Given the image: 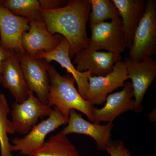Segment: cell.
<instances>
[{
    "label": "cell",
    "mask_w": 156,
    "mask_h": 156,
    "mask_svg": "<svg viewBox=\"0 0 156 156\" xmlns=\"http://www.w3.org/2000/svg\"><path fill=\"white\" fill-rule=\"evenodd\" d=\"M91 5L89 0H69L66 5L53 10L42 9V15L48 31L59 34L70 45L71 58L89 45L87 26Z\"/></svg>",
    "instance_id": "1"
},
{
    "label": "cell",
    "mask_w": 156,
    "mask_h": 156,
    "mask_svg": "<svg viewBox=\"0 0 156 156\" xmlns=\"http://www.w3.org/2000/svg\"><path fill=\"white\" fill-rule=\"evenodd\" d=\"M48 73L50 80L48 105L56 107L68 121L70 111L75 110L83 113L93 122L92 111L95 106L82 97L76 89V81L72 76L61 75L50 63Z\"/></svg>",
    "instance_id": "2"
},
{
    "label": "cell",
    "mask_w": 156,
    "mask_h": 156,
    "mask_svg": "<svg viewBox=\"0 0 156 156\" xmlns=\"http://www.w3.org/2000/svg\"><path fill=\"white\" fill-rule=\"evenodd\" d=\"M128 56L142 61L156 53V1H147L145 12L134 33Z\"/></svg>",
    "instance_id": "3"
},
{
    "label": "cell",
    "mask_w": 156,
    "mask_h": 156,
    "mask_svg": "<svg viewBox=\"0 0 156 156\" xmlns=\"http://www.w3.org/2000/svg\"><path fill=\"white\" fill-rule=\"evenodd\" d=\"M53 112L48 119L36 125L25 136L16 137L12 140L11 151H19L23 155L30 156L44 145L48 134L67 124L68 121L59 110L56 107H53Z\"/></svg>",
    "instance_id": "4"
},
{
    "label": "cell",
    "mask_w": 156,
    "mask_h": 156,
    "mask_svg": "<svg viewBox=\"0 0 156 156\" xmlns=\"http://www.w3.org/2000/svg\"><path fill=\"white\" fill-rule=\"evenodd\" d=\"M91 37L86 49L106 50L121 54L126 49L125 33L121 18L90 26Z\"/></svg>",
    "instance_id": "5"
},
{
    "label": "cell",
    "mask_w": 156,
    "mask_h": 156,
    "mask_svg": "<svg viewBox=\"0 0 156 156\" xmlns=\"http://www.w3.org/2000/svg\"><path fill=\"white\" fill-rule=\"evenodd\" d=\"M11 111L12 125L15 132L26 135L37 124L40 119L49 117L53 108L44 103L31 91L29 97L22 103L15 101Z\"/></svg>",
    "instance_id": "6"
},
{
    "label": "cell",
    "mask_w": 156,
    "mask_h": 156,
    "mask_svg": "<svg viewBox=\"0 0 156 156\" xmlns=\"http://www.w3.org/2000/svg\"><path fill=\"white\" fill-rule=\"evenodd\" d=\"M128 79V73L124 61L115 64L113 70L107 75L95 76L89 75V87L85 98L93 106L105 102L109 94L119 88H123Z\"/></svg>",
    "instance_id": "7"
},
{
    "label": "cell",
    "mask_w": 156,
    "mask_h": 156,
    "mask_svg": "<svg viewBox=\"0 0 156 156\" xmlns=\"http://www.w3.org/2000/svg\"><path fill=\"white\" fill-rule=\"evenodd\" d=\"M30 23L29 19L11 13L0 0V45L4 49L17 54L25 53L22 38L29 30Z\"/></svg>",
    "instance_id": "8"
},
{
    "label": "cell",
    "mask_w": 156,
    "mask_h": 156,
    "mask_svg": "<svg viewBox=\"0 0 156 156\" xmlns=\"http://www.w3.org/2000/svg\"><path fill=\"white\" fill-rule=\"evenodd\" d=\"M123 61L128 71V79H131L133 87L134 112H140L143 108L142 103L145 93L156 78V60L150 58L136 62L128 56Z\"/></svg>",
    "instance_id": "9"
},
{
    "label": "cell",
    "mask_w": 156,
    "mask_h": 156,
    "mask_svg": "<svg viewBox=\"0 0 156 156\" xmlns=\"http://www.w3.org/2000/svg\"><path fill=\"white\" fill-rule=\"evenodd\" d=\"M18 57L29 89L36 92L42 102L48 104L50 86L48 66L50 63L25 53L18 54Z\"/></svg>",
    "instance_id": "10"
},
{
    "label": "cell",
    "mask_w": 156,
    "mask_h": 156,
    "mask_svg": "<svg viewBox=\"0 0 156 156\" xmlns=\"http://www.w3.org/2000/svg\"><path fill=\"white\" fill-rule=\"evenodd\" d=\"M123 89L112 93L107 97L103 108L94 107L92 111L93 122H112L115 119L128 111L135 109V101L133 87L131 82H126Z\"/></svg>",
    "instance_id": "11"
},
{
    "label": "cell",
    "mask_w": 156,
    "mask_h": 156,
    "mask_svg": "<svg viewBox=\"0 0 156 156\" xmlns=\"http://www.w3.org/2000/svg\"><path fill=\"white\" fill-rule=\"evenodd\" d=\"M73 63L80 72L89 71L91 76H104L113 70L115 64L121 61V54L85 49L76 53Z\"/></svg>",
    "instance_id": "12"
},
{
    "label": "cell",
    "mask_w": 156,
    "mask_h": 156,
    "mask_svg": "<svg viewBox=\"0 0 156 156\" xmlns=\"http://www.w3.org/2000/svg\"><path fill=\"white\" fill-rule=\"evenodd\" d=\"M29 30L23 35L22 44L27 55L35 58L41 52H50L59 45L63 37L48 31L44 21L30 20Z\"/></svg>",
    "instance_id": "13"
},
{
    "label": "cell",
    "mask_w": 156,
    "mask_h": 156,
    "mask_svg": "<svg viewBox=\"0 0 156 156\" xmlns=\"http://www.w3.org/2000/svg\"><path fill=\"white\" fill-rule=\"evenodd\" d=\"M68 125L61 131L67 135L70 134H84L92 137L95 140L98 149L105 150L111 140V131L113 127L112 122L101 125L87 121L75 110L69 112Z\"/></svg>",
    "instance_id": "14"
},
{
    "label": "cell",
    "mask_w": 156,
    "mask_h": 156,
    "mask_svg": "<svg viewBox=\"0 0 156 156\" xmlns=\"http://www.w3.org/2000/svg\"><path fill=\"white\" fill-rule=\"evenodd\" d=\"M0 83L18 103H22L29 97L31 91L27 84L17 53H11L3 63Z\"/></svg>",
    "instance_id": "15"
},
{
    "label": "cell",
    "mask_w": 156,
    "mask_h": 156,
    "mask_svg": "<svg viewBox=\"0 0 156 156\" xmlns=\"http://www.w3.org/2000/svg\"><path fill=\"white\" fill-rule=\"evenodd\" d=\"M69 50V43L63 37L61 42L55 49L48 53L41 52L35 58L44 59L48 63L53 61L56 62L65 69L75 80L78 92L85 99L89 87V76L91 74L89 71L81 73L77 70L71 60Z\"/></svg>",
    "instance_id": "16"
},
{
    "label": "cell",
    "mask_w": 156,
    "mask_h": 156,
    "mask_svg": "<svg viewBox=\"0 0 156 156\" xmlns=\"http://www.w3.org/2000/svg\"><path fill=\"white\" fill-rule=\"evenodd\" d=\"M119 12L126 49L132 45L134 33L145 12L146 0H112Z\"/></svg>",
    "instance_id": "17"
},
{
    "label": "cell",
    "mask_w": 156,
    "mask_h": 156,
    "mask_svg": "<svg viewBox=\"0 0 156 156\" xmlns=\"http://www.w3.org/2000/svg\"><path fill=\"white\" fill-rule=\"evenodd\" d=\"M30 156H81L67 135L60 132L50 136Z\"/></svg>",
    "instance_id": "18"
},
{
    "label": "cell",
    "mask_w": 156,
    "mask_h": 156,
    "mask_svg": "<svg viewBox=\"0 0 156 156\" xmlns=\"http://www.w3.org/2000/svg\"><path fill=\"white\" fill-rule=\"evenodd\" d=\"M10 109L5 95L0 93V151L1 156H13L9 134L16 133L12 122L8 119Z\"/></svg>",
    "instance_id": "19"
},
{
    "label": "cell",
    "mask_w": 156,
    "mask_h": 156,
    "mask_svg": "<svg viewBox=\"0 0 156 156\" xmlns=\"http://www.w3.org/2000/svg\"><path fill=\"white\" fill-rule=\"evenodd\" d=\"M2 3L14 15L30 20L44 21L39 0H2Z\"/></svg>",
    "instance_id": "20"
},
{
    "label": "cell",
    "mask_w": 156,
    "mask_h": 156,
    "mask_svg": "<svg viewBox=\"0 0 156 156\" xmlns=\"http://www.w3.org/2000/svg\"><path fill=\"white\" fill-rule=\"evenodd\" d=\"M91 10L89 16L90 26L111 20L120 18L119 10L112 0H89Z\"/></svg>",
    "instance_id": "21"
},
{
    "label": "cell",
    "mask_w": 156,
    "mask_h": 156,
    "mask_svg": "<svg viewBox=\"0 0 156 156\" xmlns=\"http://www.w3.org/2000/svg\"><path fill=\"white\" fill-rule=\"evenodd\" d=\"M105 151L108 152L111 156H131L130 151L125 147L122 140H111Z\"/></svg>",
    "instance_id": "22"
},
{
    "label": "cell",
    "mask_w": 156,
    "mask_h": 156,
    "mask_svg": "<svg viewBox=\"0 0 156 156\" xmlns=\"http://www.w3.org/2000/svg\"><path fill=\"white\" fill-rule=\"evenodd\" d=\"M66 0H39L42 9L56 10L64 7L67 2Z\"/></svg>",
    "instance_id": "23"
},
{
    "label": "cell",
    "mask_w": 156,
    "mask_h": 156,
    "mask_svg": "<svg viewBox=\"0 0 156 156\" xmlns=\"http://www.w3.org/2000/svg\"><path fill=\"white\" fill-rule=\"evenodd\" d=\"M12 53H14L5 50L0 45V82H1V77H2L3 63L7 58Z\"/></svg>",
    "instance_id": "24"
}]
</instances>
